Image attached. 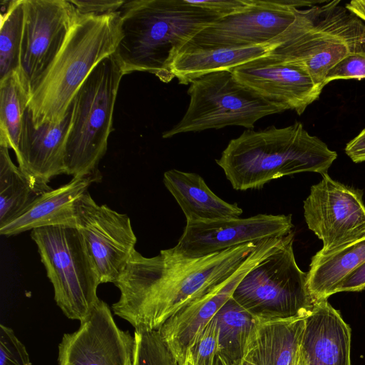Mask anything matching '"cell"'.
I'll use <instances>...</instances> for the list:
<instances>
[{
  "label": "cell",
  "mask_w": 365,
  "mask_h": 365,
  "mask_svg": "<svg viewBox=\"0 0 365 365\" xmlns=\"http://www.w3.org/2000/svg\"><path fill=\"white\" fill-rule=\"evenodd\" d=\"M257 245L247 243L197 258L178 255L172 248L153 257L135 250L113 282L120 295L112 309L135 330L159 329L229 277Z\"/></svg>",
  "instance_id": "1"
},
{
  "label": "cell",
  "mask_w": 365,
  "mask_h": 365,
  "mask_svg": "<svg viewBox=\"0 0 365 365\" xmlns=\"http://www.w3.org/2000/svg\"><path fill=\"white\" fill-rule=\"evenodd\" d=\"M118 12L121 37L113 55L123 74L149 72L165 83L175 78L171 66L180 49L221 18L190 0L125 1Z\"/></svg>",
  "instance_id": "2"
},
{
  "label": "cell",
  "mask_w": 365,
  "mask_h": 365,
  "mask_svg": "<svg viewBox=\"0 0 365 365\" xmlns=\"http://www.w3.org/2000/svg\"><path fill=\"white\" fill-rule=\"evenodd\" d=\"M336 158L324 142L295 122L284 128L245 130L229 142L216 163L235 190L245 191L286 175H323Z\"/></svg>",
  "instance_id": "3"
},
{
  "label": "cell",
  "mask_w": 365,
  "mask_h": 365,
  "mask_svg": "<svg viewBox=\"0 0 365 365\" xmlns=\"http://www.w3.org/2000/svg\"><path fill=\"white\" fill-rule=\"evenodd\" d=\"M117 12L77 16L59 52L30 96L27 108L36 128L61 121L94 68L118 44Z\"/></svg>",
  "instance_id": "4"
},
{
  "label": "cell",
  "mask_w": 365,
  "mask_h": 365,
  "mask_svg": "<svg viewBox=\"0 0 365 365\" xmlns=\"http://www.w3.org/2000/svg\"><path fill=\"white\" fill-rule=\"evenodd\" d=\"M270 54L306 70L324 88L329 71L351 53L365 51V23L339 0L296 9L294 22L274 39Z\"/></svg>",
  "instance_id": "5"
},
{
  "label": "cell",
  "mask_w": 365,
  "mask_h": 365,
  "mask_svg": "<svg viewBox=\"0 0 365 365\" xmlns=\"http://www.w3.org/2000/svg\"><path fill=\"white\" fill-rule=\"evenodd\" d=\"M124 76L112 54L102 60L78 90L72 102L65 174L82 178L98 173L113 130V116L118 91Z\"/></svg>",
  "instance_id": "6"
},
{
  "label": "cell",
  "mask_w": 365,
  "mask_h": 365,
  "mask_svg": "<svg viewBox=\"0 0 365 365\" xmlns=\"http://www.w3.org/2000/svg\"><path fill=\"white\" fill-rule=\"evenodd\" d=\"M31 237L54 291V299L70 319L85 320L98 302L97 272L76 227L34 229Z\"/></svg>",
  "instance_id": "7"
},
{
  "label": "cell",
  "mask_w": 365,
  "mask_h": 365,
  "mask_svg": "<svg viewBox=\"0 0 365 365\" xmlns=\"http://www.w3.org/2000/svg\"><path fill=\"white\" fill-rule=\"evenodd\" d=\"M187 93L190 103L185 115L163 133V138L231 125L252 129L258 120L284 112L241 84L231 71H216L195 79Z\"/></svg>",
  "instance_id": "8"
},
{
  "label": "cell",
  "mask_w": 365,
  "mask_h": 365,
  "mask_svg": "<svg viewBox=\"0 0 365 365\" xmlns=\"http://www.w3.org/2000/svg\"><path fill=\"white\" fill-rule=\"evenodd\" d=\"M294 238L293 231L287 234L274 252L245 274L232 294L256 317L305 314L315 303L307 288V274L295 259Z\"/></svg>",
  "instance_id": "9"
},
{
  "label": "cell",
  "mask_w": 365,
  "mask_h": 365,
  "mask_svg": "<svg viewBox=\"0 0 365 365\" xmlns=\"http://www.w3.org/2000/svg\"><path fill=\"white\" fill-rule=\"evenodd\" d=\"M315 4V1L251 0L245 9L205 27L181 49L239 48L272 43L294 22L297 9Z\"/></svg>",
  "instance_id": "10"
},
{
  "label": "cell",
  "mask_w": 365,
  "mask_h": 365,
  "mask_svg": "<svg viewBox=\"0 0 365 365\" xmlns=\"http://www.w3.org/2000/svg\"><path fill=\"white\" fill-rule=\"evenodd\" d=\"M78 14L68 0H24L18 73L29 97L61 48Z\"/></svg>",
  "instance_id": "11"
},
{
  "label": "cell",
  "mask_w": 365,
  "mask_h": 365,
  "mask_svg": "<svg viewBox=\"0 0 365 365\" xmlns=\"http://www.w3.org/2000/svg\"><path fill=\"white\" fill-rule=\"evenodd\" d=\"M363 192L333 180L327 173L312 185L304 201L308 228L323 242L326 255L365 235Z\"/></svg>",
  "instance_id": "12"
},
{
  "label": "cell",
  "mask_w": 365,
  "mask_h": 365,
  "mask_svg": "<svg viewBox=\"0 0 365 365\" xmlns=\"http://www.w3.org/2000/svg\"><path fill=\"white\" fill-rule=\"evenodd\" d=\"M76 218L100 283L113 284L137 242L129 217L106 205H99L86 192L76 202Z\"/></svg>",
  "instance_id": "13"
},
{
  "label": "cell",
  "mask_w": 365,
  "mask_h": 365,
  "mask_svg": "<svg viewBox=\"0 0 365 365\" xmlns=\"http://www.w3.org/2000/svg\"><path fill=\"white\" fill-rule=\"evenodd\" d=\"M284 237L264 240L226 279L168 319L158 329L180 364L186 352L232 294L245 274L274 252Z\"/></svg>",
  "instance_id": "14"
},
{
  "label": "cell",
  "mask_w": 365,
  "mask_h": 365,
  "mask_svg": "<svg viewBox=\"0 0 365 365\" xmlns=\"http://www.w3.org/2000/svg\"><path fill=\"white\" fill-rule=\"evenodd\" d=\"M292 228V215L283 214L186 222L178 244L172 249L185 257H201L247 243L282 237Z\"/></svg>",
  "instance_id": "15"
},
{
  "label": "cell",
  "mask_w": 365,
  "mask_h": 365,
  "mask_svg": "<svg viewBox=\"0 0 365 365\" xmlns=\"http://www.w3.org/2000/svg\"><path fill=\"white\" fill-rule=\"evenodd\" d=\"M134 336L116 325L110 309L99 299L90 315L58 344V365H133Z\"/></svg>",
  "instance_id": "16"
},
{
  "label": "cell",
  "mask_w": 365,
  "mask_h": 365,
  "mask_svg": "<svg viewBox=\"0 0 365 365\" xmlns=\"http://www.w3.org/2000/svg\"><path fill=\"white\" fill-rule=\"evenodd\" d=\"M231 71L237 81L264 99L298 115L319 98L323 89L303 68L269 53Z\"/></svg>",
  "instance_id": "17"
},
{
  "label": "cell",
  "mask_w": 365,
  "mask_h": 365,
  "mask_svg": "<svg viewBox=\"0 0 365 365\" xmlns=\"http://www.w3.org/2000/svg\"><path fill=\"white\" fill-rule=\"evenodd\" d=\"M73 106L59 122L34 126L31 114L26 109L15 153L19 167L40 183L48 185L58 175L65 174L64 158L71 128Z\"/></svg>",
  "instance_id": "18"
},
{
  "label": "cell",
  "mask_w": 365,
  "mask_h": 365,
  "mask_svg": "<svg viewBox=\"0 0 365 365\" xmlns=\"http://www.w3.org/2000/svg\"><path fill=\"white\" fill-rule=\"evenodd\" d=\"M351 330L327 300L316 302L306 317L302 346L308 365H351Z\"/></svg>",
  "instance_id": "19"
},
{
  "label": "cell",
  "mask_w": 365,
  "mask_h": 365,
  "mask_svg": "<svg viewBox=\"0 0 365 365\" xmlns=\"http://www.w3.org/2000/svg\"><path fill=\"white\" fill-rule=\"evenodd\" d=\"M99 175L97 173L73 178L68 183L45 192L19 217L0 227V234L9 237L50 226L76 227V202Z\"/></svg>",
  "instance_id": "20"
},
{
  "label": "cell",
  "mask_w": 365,
  "mask_h": 365,
  "mask_svg": "<svg viewBox=\"0 0 365 365\" xmlns=\"http://www.w3.org/2000/svg\"><path fill=\"white\" fill-rule=\"evenodd\" d=\"M307 314L256 317L242 358L258 365H290L302 344Z\"/></svg>",
  "instance_id": "21"
},
{
  "label": "cell",
  "mask_w": 365,
  "mask_h": 365,
  "mask_svg": "<svg viewBox=\"0 0 365 365\" xmlns=\"http://www.w3.org/2000/svg\"><path fill=\"white\" fill-rule=\"evenodd\" d=\"M163 183L182 210L186 222H207L240 217L242 210L212 191L198 174L171 169Z\"/></svg>",
  "instance_id": "22"
},
{
  "label": "cell",
  "mask_w": 365,
  "mask_h": 365,
  "mask_svg": "<svg viewBox=\"0 0 365 365\" xmlns=\"http://www.w3.org/2000/svg\"><path fill=\"white\" fill-rule=\"evenodd\" d=\"M277 42L256 46L231 48L181 49L175 57L171 71L179 83L187 85L206 74L232 71L235 67L268 54Z\"/></svg>",
  "instance_id": "23"
},
{
  "label": "cell",
  "mask_w": 365,
  "mask_h": 365,
  "mask_svg": "<svg viewBox=\"0 0 365 365\" xmlns=\"http://www.w3.org/2000/svg\"><path fill=\"white\" fill-rule=\"evenodd\" d=\"M365 262V235L329 254L312 257L307 284L314 302L327 300L337 287Z\"/></svg>",
  "instance_id": "24"
},
{
  "label": "cell",
  "mask_w": 365,
  "mask_h": 365,
  "mask_svg": "<svg viewBox=\"0 0 365 365\" xmlns=\"http://www.w3.org/2000/svg\"><path fill=\"white\" fill-rule=\"evenodd\" d=\"M9 149L0 145V227L16 219L40 195L52 189L16 166Z\"/></svg>",
  "instance_id": "25"
},
{
  "label": "cell",
  "mask_w": 365,
  "mask_h": 365,
  "mask_svg": "<svg viewBox=\"0 0 365 365\" xmlns=\"http://www.w3.org/2000/svg\"><path fill=\"white\" fill-rule=\"evenodd\" d=\"M215 317L220 331V356L231 365L240 360L256 317L230 298Z\"/></svg>",
  "instance_id": "26"
},
{
  "label": "cell",
  "mask_w": 365,
  "mask_h": 365,
  "mask_svg": "<svg viewBox=\"0 0 365 365\" xmlns=\"http://www.w3.org/2000/svg\"><path fill=\"white\" fill-rule=\"evenodd\" d=\"M29 95L18 72L0 81V145L17 152Z\"/></svg>",
  "instance_id": "27"
},
{
  "label": "cell",
  "mask_w": 365,
  "mask_h": 365,
  "mask_svg": "<svg viewBox=\"0 0 365 365\" xmlns=\"http://www.w3.org/2000/svg\"><path fill=\"white\" fill-rule=\"evenodd\" d=\"M4 7L0 29V81L19 71L24 0L6 1Z\"/></svg>",
  "instance_id": "28"
},
{
  "label": "cell",
  "mask_w": 365,
  "mask_h": 365,
  "mask_svg": "<svg viewBox=\"0 0 365 365\" xmlns=\"http://www.w3.org/2000/svg\"><path fill=\"white\" fill-rule=\"evenodd\" d=\"M133 365H180L158 329L135 330Z\"/></svg>",
  "instance_id": "29"
},
{
  "label": "cell",
  "mask_w": 365,
  "mask_h": 365,
  "mask_svg": "<svg viewBox=\"0 0 365 365\" xmlns=\"http://www.w3.org/2000/svg\"><path fill=\"white\" fill-rule=\"evenodd\" d=\"M196 365H215L220 353V331L215 317L188 349Z\"/></svg>",
  "instance_id": "30"
},
{
  "label": "cell",
  "mask_w": 365,
  "mask_h": 365,
  "mask_svg": "<svg viewBox=\"0 0 365 365\" xmlns=\"http://www.w3.org/2000/svg\"><path fill=\"white\" fill-rule=\"evenodd\" d=\"M0 365H31L25 346L4 324L0 325Z\"/></svg>",
  "instance_id": "31"
},
{
  "label": "cell",
  "mask_w": 365,
  "mask_h": 365,
  "mask_svg": "<svg viewBox=\"0 0 365 365\" xmlns=\"http://www.w3.org/2000/svg\"><path fill=\"white\" fill-rule=\"evenodd\" d=\"M365 78V51L348 54L327 73L324 86L335 80Z\"/></svg>",
  "instance_id": "32"
},
{
  "label": "cell",
  "mask_w": 365,
  "mask_h": 365,
  "mask_svg": "<svg viewBox=\"0 0 365 365\" xmlns=\"http://www.w3.org/2000/svg\"><path fill=\"white\" fill-rule=\"evenodd\" d=\"M80 14L103 15L117 12L124 4V0H71Z\"/></svg>",
  "instance_id": "33"
},
{
  "label": "cell",
  "mask_w": 365,
  "mask_h": 365,
  "mask_svg": "<svg viewBox=\"0 0 365 365\" xmlns=\"http://www.w3.org/2000/svg\"><path fill=\"white\" fill-rule=\"evenodd\" d=\"M199 7L212 11L221 17L239 11L250 4L251 0H190Z\"/></svg>",
  "instance_id": "34"
},
{
  "label": "cell",
  "mask_w": 365,
  "mask_h": 365,
  "mask_svg": "<svg viewBox=\"0 0 365 365\" xmlns=\"http://www.w3.org/2000/svg\"><path fill=\"white\" fill-rule=\"evenodd\" d=\"M365 289V262L350 272L337 287L336 293L360 292Z\"/></svg>",
  "instance_id": "35"
},
{
  "label": "cell",
  "mask_w": 365,
  "mask_h": 365,
  "mask_svg": "<svg viewBox=\"0 0 365 365\" xmlns=\"http://www.w3.org/2000/svg\"><path fill=\"white\" fill-rule=\"evenodd\" d=\"M345 153L354 163L365 161V128L346 144Z\"/></svg>",
  "instance_id": "36"
},
{
  "label": "cell",
  "mask_w": 365,
  "mask_h": 365,
  "mask_svg": "<svg viewBox=\"0 0 365 365\" xmlns=\"http://www.w3.org/2000/svg\"><path fill=\"white\" fill-rule=\"evenodd\" d=\"M346 8L365 22V0H352L345 4Z\"/></svg>",
  "instance_id": "37"
},
{
  "label": "cell",
  "mask_w": 365,
  "mask_h": 365,
  "mask_svg": "<svg viewBox=\"0 0 365 365\" xmlns=\"http://www.w3.org/2000/svg\"><path fill=\"white\" fill-rule=\"evenodd\" d=\"M308 359L302 344L297 350L290 365H308Z\"/></svg>",
  "instance_id": "38"
},
{
  "label": "cell",
  "mask_w": 365,
  "mask_h": 365,
  "mask_svg": "<svg viewBox=\"0 0 365 365\" xmlns=\"http://www.w3.org/2000/svg\"><path fill=\"white\" fill-rule=\"evenodd\" d=\"M180 365H196L190 349L187 351L185 360Z\"/></svg>",
  "instance_id": "39"
},
{
  "label": "cell",
  "mask_w": 365,
  "mask_h": 365,
  "mask_svg": "<svg viewBox=\"0 0 365 365\" xmlns=\"http://www.w3.org/2000/svg\"><path fill=\"white\" fill-rule=\"evenodd\" d=\"M231 365H258V364H257L256 363H255L249 359H247L245 358H241L240 360H238L237 361H236L235 363H234Z\"/></svg>",
  "instance_id": "40"
},
{
  "label": "cell",
  "mask_w": 365,
  "mask_h": 365,
  "mask_svg": "<svg viewBox=\"0 0 365 365\" xmlns=\"http://www.w3.org/2000/svg\"><path fill=\"white\" fill-rule=\"evenodd\" d=\"M215 365H228V364L220 355H218Z\"/></svg>",
  "instance_id": "41"
}]
</instances>
